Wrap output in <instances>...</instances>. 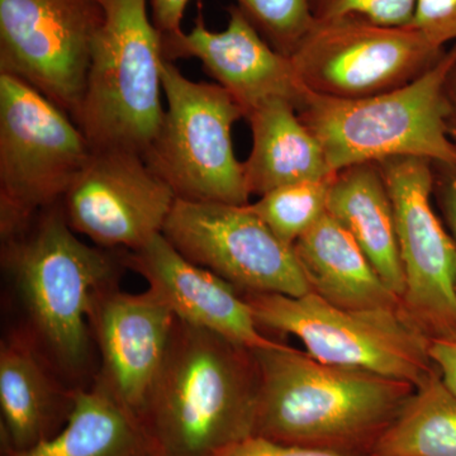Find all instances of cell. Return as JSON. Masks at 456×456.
<instances>
[{
	"instance_id": "cell-1",
	"label": "cell",
	"mask_w": 456,
	"mask_h": 456,
	"mask_svg": "<svg viewBox=\"0 0 456 456\" xmlns=\"http://www.w3.org/2000/svg\"><path fill=\"white\" fill-rule=\"evenodd\" d=\"M253 353L259 370L253 435L278 443L371 455L415 389L283 344Z\"/></svg>"
},
{
	"instance_id": "cell-2",
	"label": "cell",
	"mask_w": 456,
	"mask_h": 456,
	"mask_svg": "<svg viewBox=\"0 0 456 456\" xmlns=\"http://www.w3.org/2000/svg\"><path fill=\"white\" fill-rule=\"evenodd\" d=\"M253 350L178 318L140 421L155 456H215L254 434Z\"/></svg>"
},
{
	"instance_id": "cell-3",
	"label": "cell",
	"mask_w": 456,
	"mask_h": 456,
	"mask_svg": "<svg viewBox=\"0 0 456 456\" xmlns=\"http://www.w3.org/2000/svg\"><path fill=\"white\" fill-rule=\"evenodd\" d=\"M123 253L77 239L61 203L2 241V263L28 320V334L47 362L69 377L89 370L90 314L98 297L117 287L126 268Z\"/></svg>"
},
{
	"instance_id": "cell-4",
	"label": "cell",
	"mask_w": 456,
	"mask_h": 456,
	"mask_svg": "<svg viewBox=\"0 0 456 456\" xmlns=\"http://www.w3.org/2000/svg\"><path fill=\"white\" fill-rule=\"evenodd\" d=\"M99 2L103 22L75 122L92 150H122L143 158L165 113L163 36L147 13V0Z\"/></svg>"
},
{
	"instance_id": "cell-5",
	"label": "cell",
	"mask_w": 456,
	"mask_h": 456,
	"mask_svg": "<svg viewBox=\"0 0 456 456\" xmlns=\"http://www.w3.org/2000/svg\"><path fill=\"white\" fill-rule=\"evenodd\" d=\"M455 59L456 42L430 70L407 86L360 99L310 93L297 112L336 173L403 156L456 165L445 102V83Z\"/></svg>"
},
{
	"instance_id": "cell-6",
	"label": "cell",
	"mask_w": 456,
	"mask_h": 456,
	"mask_svg": "<svg viewBox=\"0 0 456 456\" xmlns=\"http://www.w3.org/2000/svg\"><path fill=\"white\" fill-rule=\"evenodd\" d=\"M259 327L298 338L305 353L334 367L419 386L434 370L430 336L403 307L345 310L316 293H248Z\"/></svg>"
},
{
	"instance_id": "cell-7",
	"label": "cell",
	"mask_w": 456,
	"mask_h": 456,
	"mask_svg": "<svg viewBox=\"0 0 456 456\" xmlns=\"http://www.w3.org/2000/svg\"><path fill=\"white\" fill-rule=\"evenodd\" d=\"M92 155L77 123L46 95L0 73V236L57 206Z\"/></svg>"
},
{
	"instance_id": "cell-8",
	"label": "cell",
	"mask_w": 456,
	"mask_h": 456,
	"mask_svg": "<svg viewBox=\"0 0 456 456\" xmlns=\"http://www.w3.org/2000/svg\"><path fill=\"white\" fill-rule=\"evenodd\" d=\"M163 122L143 159L178 200L198 203H248L244 163L232 142L244 108L216 83H197L165 60Z\"/></svg>"
},
{
	"instance_id": "cell-9",
	"label": "cell",
	"mask_w": 456,
	"mask_h": 456,
	"mask_svg": "<svg viewBox=\"0 0 456 456\" xmlns=\"http://www.w3.org/2000/svg\"><path fill=\"white\" fill-rule=\"evenodd\" d=\"M446 49L435 46L412 26L341 18L316 20L289 59L312 94L360 99L413 82L430 70Z\"/></svg>"
},
{
	"instance_id": "cell-10",
	"label": "cell",
	"mask_w": 456,
	"mask_h": 456,
	"mask_svg": "<svg viewBox=\"0 0 456 456\" xmlns=\"http://www.w3.org/2000/svg\"><path fill=\"white\" fill-rule=\"evenodd\" d=\"M102 22L99 0H0V73L28 83L75 121Z\"/></svg>"
},
{
	"instance_id": "cell-11",
	"label": "cell",
	"mask_w": 456,
	"mask_h": 456,
	"mask_svg": "<svg viewBox=\"0 0 456 456\" xmlns=\"http://www.w3.org/2000/svg\"><path fill=\"white\" fill-rule=\"evenodd\" d=\"M163 235L185 259L245 292H311L293 246L281 241L248 203L176 200Z\"/></svg>"
},
{
	"instance_id": "cell-12",
	"label": "cell",
	"mask_w": 456,
	"mask_h": 456,
	"mask_svg": "<svg viewBox=\"0 0 456 456\" xmlns=\"http://www.w3.org/2000/svg\"><path fill=\"white\" fill-rule=\"evenodd\" d=\"M393 209L406 292L403 307L426 334L456 331V248L432 206L434 165L428 159L392 158L377 163Z\"/></svg>"
},
{
	"instance_id": "cell-13",
	"label": "cell",
	"mask_w": 456,
	"mask_h": 456,
	"mask_svg": "<svg viewBox=\"0 0 456 456\" xmlns=\"http://www.w3.org/2000/svg\"><path fill=\"white\" fill-rule=\"evenodd\" d=\"M176 200L142 156L92 150L61 207L69 226L93 244L134 251L163 233Z\"/></svg>"
},
{
	"instance_id": "cell-14",
	"label": "cell",
	"mask_w": 456,
	"mask_h": 456,
	"mask_svg": "<svg viewBox=\"0 0 456 456\" xmlns=\"http://www.w3.org/2000/svg\"><path fill=\"white\" fill-rule=\"evenodd\" d=\"M176 317L152 290L132 294L110 288L90 314L101 354L97 377L140 419L167 355Z\"/></svg>"
},
{
	"instance_id": "cell-15",
	"label": "cell",
	"mask_w": 456,
	"mask_h": 456,
	"mask_svg": "<svg viewBox=\"0 0 456 456\" xmlns=\"http://www.w3.org/2000/svg\"><path fill=\"white\" fill-rule=\"evenodd\" d=\"M163 53L170 62L200 60L246 114L274 98L287 99L298 110L310 95L289 57L273 49L237 5L228 8L227 27L221 32L209 31L200 12L191 32L163 37Z\"/></svg>"
},
{
	"instance_id": "cell-16",
	"label": "cell",
	"mask_w": 456,
	"mask_h": 456,
	"mask_svg": "<svg viewBox=\"0 0 456 456\" xmlns=\"http://www.w3.org/2000/svg\"><path fill=\"white\" fill-rule=\"evenodd\" d=\"M123 259L182 322L248 350L281 346L261 334L250 305L233 285L185 259L163 233L137 250L125 251Z\"/></svg>"
},
{
	"instance_id": "cell-17",
	"label": "cell",
	"mask_w": 456,
	"mask_h": 456,
	"mask_svg": "<svg viewBox=\"0 0 456 456\" xmlns=\"http://www.w3.org/2000/svg\"><path fill=\"white\" fill-rule=\"evenodd\" d=\"M75 389V388H74ZM74 389L60 388L28 332H14L0 349L3 449L25 450L61 430Z\"/></svg>"
},
{
	"instance_id": "cell-18",
	"label": "cell",
	"mask_w": 456,
	"mask_h": 456,
	"mask_svg": "<svg viewBox=\"0 0 456 456\" xmlns=\"http://www.w3.org/2000/svg\"><path fill=\"white\" fill-rule=\"evenodd\" d=\"M293 248L311 292L336 307H403L402 299L384 283L353 236L329 213Z\"/></svg>"
},
{
	"instance_id": "cell-19",
	"label": "cell",
	"mask_w": 456,
	"mask_h": 456,
	"mask_svg": "<svg viewBox=\"0 0 456 456\" xmlns=\"http://www.w3.org/2000/svg\"><path fill=\"white\" fill-rule=\"evenodd\" d=\"M253 147L244 161L246 187L250 196L273 189L334 178L325 152L287 99L263 102L246 114Z\"/></svg>"
},
{
	"instance_id": "cell-20",
	"label": "cell",
	"mask_w": 456,
	"mask_h": 456,
	"mask_svg": "<svg viewBox=\"0 0 456 456\" xmlns=\"http://www.w3.org/2000/svg\"><path fill=\"white\" fill-rule=\"evenodd\" d=\"M327 213L353 236L384 283L403 301L406 281L395 209L379 165L338 170L330 187Z\"/></svg>"
},
{
	"instance_id": "cell-21",
	"label": "cell",
	"mask_w": 456,
	"mask_h": 456,
	"mask_svg": "<svg viewBox=\"0 0 456 456\" xmlns=\"http://www.w3.org/2000/svg\"><path fill=\"white\" fill-rule=\"evenodd\" d=\"M3 456H155L145 428L95 375L88 388H75L73 408L61 430L25 450Z\"/></svg>"
},
{
	"instance_id": "cell-22",
	"label": "cell",
	"mask_w": 456,
	"mask_h": 456,
	"mask_svg": "<svg viewBox=\"0 0 456 456\" xmlns=\"http://www.w3.org/2000/svg\"><path fill=\"white\" fill-rule=\"evenodd\" d=\"M377 456H456V395L434 367L375 444Z\"/></svg>"
},
{
	"instance_id": "cell-23",
	"label": "cell",
	"mask_w": 456,
	"mask_h": 456,
	"mask_svg": "<svg viewBox=\"0 0 456 456\" xmlns=\"http://www.w3.org/2000/svg\"><path fill=\"white\" fill-rule=\"evenodd\" d=\"M334 178L283 185L248 207L281 241L293 246L326 215Z\"/></svg>"
},
{
	"instance_id": "cell-24",
	"label": "cell",
	"mask_w": 456,
	"mask_h": 456,
	"mask_svg": "<svg viewBox=\"0 0 456 456\" xmlns=\"http://www.w3.org/2000/svg\"><path fill=\"white\" fill-rule=\"evenodd\" d=\"M237 7L264 40L287 57L316 23L311 0H237Z\"/></svg>"
},
{
	"instance_id": "cell-25",
	"label": "cell",
	"mask_w": 456,
	"mask_h": 456,
	"mask_svg": "<svg viewBox=\"0 0 456 456\" xmlns=\"http://www.w3.org/2000/svg\"><path fill=\"white\" fill-rule=\"evenodd\" d=\"M311 8L317 22L359 18L375 25L410 27L416 0H311Z\"/></svg>"
},
{
	"instance_id": "cell-26",
	"label": "cell",
	"mask_w": 456,
	"mask_h": 456,
	"mask_svg": "<svg viewBox=\"0 0 456 456\" xmlns=\"http://www.w3.org/2000/svg\"><path fill=\"white\" fill-rule=\"evenodd\" d=\"M412 27L441 49L455 44L456 0H416Z\"/></svg>"
},
{
	"instance_id": "cell-27",
	"label": "cell",
	"mask_w": 456,
	"mask_h": 456,
	"mask_svg": "<svg viewBox=\"0 0 456 456\" xmlns=\"http://www.w3.org/2000/svg\"><path fill=\"white\" fill-rule=\"evenodd\" d=\"M215 456H377L354 455L308 446L290 445L266 437L250 435L220 450Z\"/></svg>"
},
{
	"instance_id": "cell-28",
	"label": "cell",
	"mask_w": 456,
	"mask_h": 456,
	"mask_svg": "<svg viewBox=\"0 0 456 456\" xmlns=\"http://www.w3.org/2000/svg\"><path fill=\"white\" fill-rule=\"evenodd\" d=\"M434 165V197L441 212V220L448 228L456 248V165Z\"/></svg>"
},
{
	"instance_id": "cell-29",
	"label": "cell",
	"mask_w": 456,
	"mask_h": 456,
	"mask_svg": "<svg viewBox=\"0 0 456 456\" xmlns=\"http://www.w3.org/2000/svg\"><path fill=\"white\" fill-rule=\"evenodd\" d=\"M428 355L443 382L456 395V331L430 338Z\"/></svg>"
},
{
	"instance_id": "cell-30",
	"label": "cell",
	"mask_w": 456,
	"mask_h": 456,
	"mask_svg": "<svg viewBox=\"0 0 456 456\" xmlns=\"http://www.w3.org/2000/svg\"><path fill=\"white\" fill-rule=\"evenodd\" d=\"M191 0H151V20L163 37L182 32V20Z\"/></svg>"
},
{
	"instance_id": "cell-31",
	"label": "cell",
	"mask_w": 456,
	"mask_h": 456,
	"mask_svg": "<svg viewBox=\"0 0 456 456\" xmlns=\"http://www.w3.org/2000/svg\"><path fill=\"white\" fill-rule=\"evenodd\" d=\"M446 128L450 140L456 147V59L445 83Z\"/></svg>"
}]
</instances>
